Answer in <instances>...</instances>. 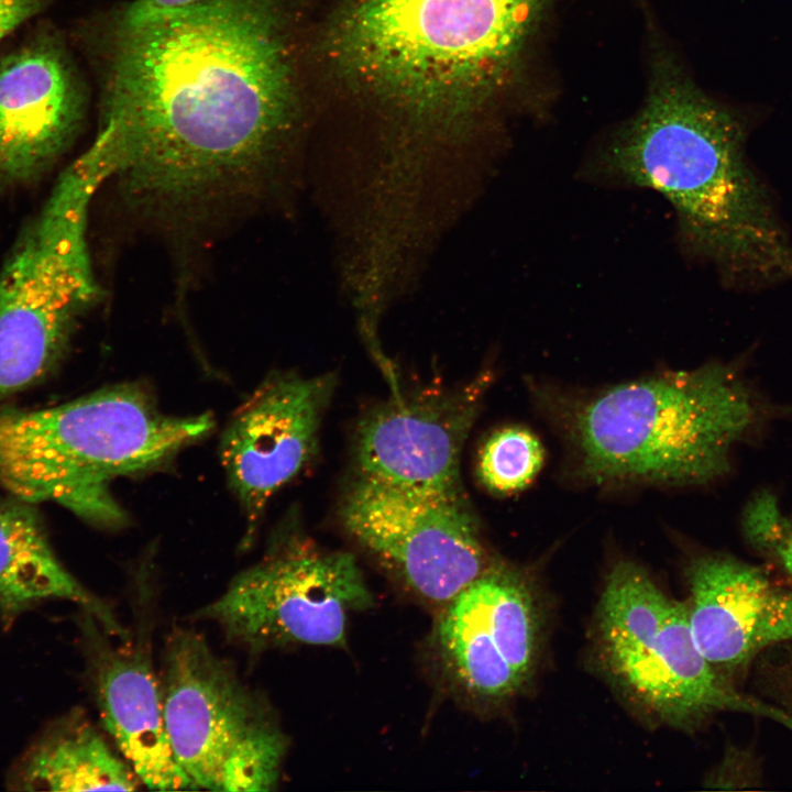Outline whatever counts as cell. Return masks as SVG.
<instances>
[{"mask_svg":"<svg viewBox=\"0 0 792 792\" xmlns=\"http://www.w3.org/2000/svg\"><path fill=\"white\" fill-rule=\"evenodd\" d=\"M304 0L133 1L77 38L98 62L87 150L140 205L205 211L254 196L293 152L310 69Z\"/></svg>","mask_w":792,"mask_h":792,"instance_id":"6da1fadb","label":"cell"},{"mask_svg":"<svg viewBox=\"0 0 792 792\" xmlns=\"http://www.w3.org/2000/svg\"><path fill=\"white\" fill-rule=\"evenodd\" d=\"M548 0H330L311 77L405 147L473 136L510 88Z\"/></svg>","mask_w":792,"mask_h":792,"instance_id":"7a4b0ae2","label":"cell"},{"mask_svg":"<svg viewBox=\"0 0 792 792\" xmlns=\"http://www.w3.org/2000/svg\"><path fill=\"white\" fill-rule=\"evenodd\" d=\"M746 132L737 114L660 59L642 107L598 166L666 197L688 245L725 277L765 286L792 277V243L746 156Z\"/></svg>","mask_w":792,"mask_h":792,"instance_id":"3957f363","label":"cell"},{"mask_svg":"<svg viewBox=\"0 0 792 792\" xmlns=\"http://www.w3.org/2000/svg\"><path fill=\"white\" fill-rule=\"evenodd\" d=\"M538 399L562 433L574 475L598 487L714 481L756 418L743 381L713 363L588 393L547 387Z\"/></svg>","mask_w":792,"mask_h":792,"instance_id":"277c9868","label":"cell"},{"mask_svg":"<svg viewBox=\"0 0 792 792\" xmlns=\"http://www.w3.org/2000/svg\"><path fill=\"white\" fill-rule=\"evenodd\" d=\"M213 426L175 416L139 384L103 387L44 409L0 407V484L25 502H56L106 528L128 521L110 485L160 466Z\"/></svg>","mask_w":792,"mask_h":792,"instance_id":"5b68a950","label":"cell"},{"mask_svg":"<svg viewBox=\"0 0 792 792\" xmlns=\"http://www.w3.org/2000/svg\"><path fill=\"white\" fill-rule=\"evenodd\" d=\"M103 182L82 154L20 231L0 268V399L51 375L98 295L86 227Z\"/></svg>","mask_w":792,"mask_h":792,"instance_id":"8992f818","label":"cell"},{"mask_svg":"<svg viewBox=\"0 0 792 792\" xmlns=\"http://www.w3.org/2000/svg\"><path fill=\"white\" fill-rule=\"evenodd\" d=\"M163 704L174 755L197 789L272 791L288 739L268 704L202 635L176 629L166 644Z\"/></svg>","mask_w":792,"mask_h":792,"instance_id":"52a82bcc","label":"cell"},{"mask_svg":"<svg viewBox=\"0 0 792 792\" xmlns=\"http://www.w3.org/2000/svg\"><path fill=\"white\" fill-rule=\"evenodd\" d=\"M373 596L351 553L279 534L265 554L197 613L252 651L286 644L343 647L348 617Z\"/></svg>","mask_w":792,"mask_h":792,"instance_id":"ba28073f","label":"cell"},{"mask_svg":"<svg viewBox=\"0 0 792 792\" xmlns=\"http://www.w3.org/2000/svg\"><path fill=\"white\" fill-rule=\"evenodd\" d=\"M342 519L353 538L416 597L441 607L488 565L462 491L409 488L359 476Z\"/></svg>","mask_w":792,"mask_h":792,"instance_id":"9c48e42d","label":"cell"},{"mask_svg":"<svg viewBox=\"0 0 792 792\" xmlns=\"http://www.w3.org/2000/svg\"><path fill=\"white\" fill-rule=\"evenodd\" d=\"M88 95L56 26L40 22L0 57V190L40 180L85 121Z\"/></svg>","mask_w":792,"mask_h":792,"instance_id":"30bf717a","label":"cell"},{"mask_svg":"<svg viewBox=\"0 0 792 792\" xmlns=\"http://www.w3.org/2000/svg\"><path fill=\"white\" fill-rule=\"evenodd\" d=\"M539 625L528 582L509 568L488 565L441 607L436 645L443 669L469 698L502 703L535 669Z\"/></svg>","mask_w":792,"mask_h":792,"instance_id":"8fae6325","label":"cell"},{"mask_svg":"<svg viewBox=\"0 0 792 792\" xmlns=\"http://www.w3.org/2000/svg\"><path fill=\"white\" fill-rule=\"evenodd\" d=\"M334 386L330 375L274 373L233 414L220 458L244 518L249 546L270 499L314 455L322 414Z\"/></svg>","mask_w":792,"mask_h":792,"instance_id":"7c38bea8","label":"cell"},{"mask_svg":"<svg viewBox=\"0 0 792 792\" xmlns=\"http://www.w3.org/2000/svg\"><path fill=\"white\" fill-rule=\"evenodd\" d=\"M686 580L694 641L727 680L739 685L766 650L792 642V590L766 569L707 552L690 561Z\"/></svg>","mask_w":792,"mask_h":792,"instance_id":"4fadbf2b","label":"cell"},{"mask_svg":"<svg viewBox=\"0 0 792 792\" xmlns=\"http://www.w3.org/2000/svg\"><path fill=\"white\" fill-rule=\"evenodd\" d=\"M490 377L444 393L392 402L360 424V475L426 491H461L460 458Z\"/></svg>","mask_w":792,"mask_h":792,"instance_id":"5bb4252c","label":"cell"},{"mask_svg":"<svg viewBox=\"0 0 792 792\" xmlns=\"http://www.w3.org/2000/svg\"><path fill=\"white\" fill-rule=\"evenodd\" d=\"M662 722L695 729L721 713L769 719L792 732V717L719 674L698 650L688 602H674L652 644L609 671Z\"/></svg>","mask_w":792,"mask_h":792,"instance_id":"9a60e30c","label":"cell"},{"mask_svg":"<svg viewBox=\"0 0 792 792\" xmlns=\"http://www.w3.org/2000/svg\"><path fill=\"white\" fill-rule=\"evenodd\" d=\"M92 676L102 724L143 785L198 790L179 766L168 738L161 690L142 645L113 647L86 624Z\"/></svg>","mask_w":792,"mask_h":792,"instance_id":"2e32d148","label":"cell"},{"mask_svg":"<svg viewBox=\"0 0 792 792\" xmlns=\"http://www.w3.org/2000/svg\"><path fill=\"white\" fill-rule=\"evenodd\" d=\"M45 600H65L82 607L109 634L127 638L111 609L84 587L55 556L45 529L24 504L0 505V616L9 626Z\"/></svg>","mask_w":792,"mask_h":792,"instance_id":"e0dca14e","label":"cell"},{"mask_svg":"<svg viewBox=\"0 0 792 792\" xmlns=\"http://www.w3.org/2000/svg\"><path fill=\"white\" fill-rule=\"evenodd\" d=\"M79 713L57 723L23 757L13 783L26 791H133L130 763Z\"/></svg>","mask_w":792,"mask_h":792,"instance_id":"ac0fdd59","label":"cell"},{"mask_svg":"<svg viewBox=\"0 0 792 792\" xmlns=\"http://www.w3.org/2000/svg\"><path fill=\"white\" fill-rule=\"evenodd\" d=\"M671 605L637 563L619 561L613 566L597 613L598 642L609 671L652 644Z\"/></svg>","mask_w":792,"mask_h":792,"instance_id":"d6986e66","label":"cell"},{"mask_svg":"<svg viewBox=\"0 0 792 792\" xmlns=\"http://www.w3.org/2000/svg\"><path fill=\"white\" fill-rule=\"evenodd\" d=\"M544 463V448L529 429L508 426L493 432L477 459V475L490 492L507 495L526 488Z\"/></svg>","mask_w":792,"mask_h":792,"instance_id":"ffe728a7","label":"cell"},{"mask_svg":"<svg viewBox=\"0 0 792 792\" xmlns=\"http://www.w3.org/2000/svg\"><path fill=\"white\" fill-rule=\"evenodd\" d=\"M761 759L750 747L729 746L708 783L721 789L755 788L762 782Z\"/></svg>","mask_w":792,"mask_h":792,"instance_id":"44dd1931","label":"cell"},{"mask_svg":"<svg viewBox=\"0 0 792 792\" xmlns=\"http://www.w3.org/2000/svg\"><path fill=\"white\" fill-rule=\"evenodd\" d=\"M746 539L760 556L792 580V516L785 518L778 514Z\"/></svg>","mask_w":792,"mask_h":792,"instance_id":"7402d4cb","label":"cell"},{"mask_svg":"<svg viewBox=\"0 0 792 792\" xmlns=\"http://www.w3.org/2000/svg\"><path fill=\"white\" fill-rule=\"evenodd\" d=\"M54 0H0V43L40 15Z\"/></svg>","mask_w":792,"mask_h":792,"instance_id":"603a6c76","label":"cell"},{"mask_svg":"<svg viewBox=\"0 0 792 792\" xmlns=\"http://www.w3.org/2000/svg\"><path fill=\"white\" fill-rule=\"evenodd\" d=\"M135 2H139L141 4L154 7V8H178L188 6L191 3H196L201 0H134Z\"/></svg>","mask_w":792,"mask_h":792,"instance_id":"cb8c5ba5","label":"cell"}]
</instances>
